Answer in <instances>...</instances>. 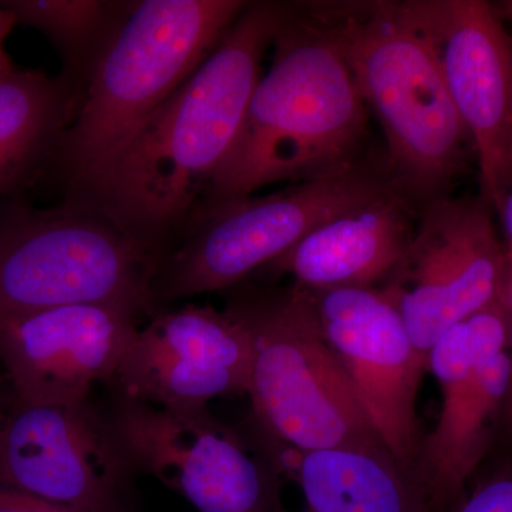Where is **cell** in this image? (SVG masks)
Instances as JSON below:
<instances>
[{"label":"cell","instance_id":"cell-1","mask_svg":"<svg viewBox=\"0 0 512 512\" xmlns=\"http://www.w3.org/2000/svg\"><path fill=\"white\" fill-rule=\"evenodd\" d=\"M291 6L247 3L211 55L101 167L72 188L121 227L156 242L192 220L237 140L262 60Z\"/></svg>","mask_w":512,"mask_h":512},{"label":"cell","instance_id":"cell-2","mask_svg":"<svg viewBox=\"0 0 512 512\" xmlns=\"http://www.w3.org/2000/svg\"><path fill=\"white\" fill-rule=\"evenodd\" d=\"M306 9L309 15L292 8L279 30L271 66L256 84L237 140L198 211L357 163L367 128L365 99L335 30L318 6Z\"/></svg>","mask_w":512,"mask_h":512},{"label":"cell","instance_id":"cell-3","mask_svg":"<svg viewBox=\"0 0 512 512\" xmlns=\"http://www.w3.org/2000/svg\"><path fill=\"white\" fill-rule=\"evenodd\" d=\"M382 124L389 174L410 200H441L463 160L467 130L439 55L404 2L318 5Z\"/></svg>","mask_w":512,"mask_h":512},{"label":"cell","instance_id":"cell-4","mask_svg":"<svg viewBox=\"0 0 512 512\" xmlns=\"http://www.w3.org/2000/svg\"><path fill=\"white\" fill-rule=\"evenodd\" d=\"M247 2L130 3L101 47L56 164L70 187L86 180L191 76Z\"/></svg>","mask_w":512,"mask_h":512},{"label":"cell","instance_id":"cell-5","mask_svg":"<svg viewBox=\"0 0 512 512\" xmlns=\"http://www.w3.org/2000/svg\"><path fill=\"white\" fill-rule=\"evenodd\" d=\"M156 242L90 202L0 214V323L72 305H153L163 268Z\"/></svg>","mask_w":512,"mask_h":512},{"label":"cell","instance_id":"cell-6","mask_svg":"<svg viewBox=\"0 0 512 512\" xmlns=\"http://www.w3.org/2000/svg\"><path fill=\"white\" fill-rule=\"evenodd\" d=\"M225 311L251 333L248 394L269 440L298 451L384 446L323 336L311 291L247 289Z\"/></svg>","mask_w":512,"mask_h":512},{"label":"cell","instance_id":"cell-7","mask_svg":"<svg viewBox=\"0 0 512 512\" xmlns=\"http://www.w3.org/2000/svg\"><path fill=\"white\" fill-rule=\"evenodd\" d=\"M394 187L390 174L356 163L285 190L202 208L183 247L164 262L156 295L185 298L234 288L313 229Z\"/></svg>","mask_w":512,"mask_h":512},{"label":"cell","instance_id":"cell-8","mask_svg":"<svg viewBox=\"0 0 512 512\" xmlns=\"http://www.w3.org/2000/svg\"><path fill=\"white\" fill-rule=\"evenodd\" d=\"M484 198L424 208L402 261L384 282L424 359L451 326L504 295L508 261Z\"/></svg>","mask_w":512,"mask_h":512},{"label":"cell","instance_id":"cell-9","mask_svg":"<svg viewBox=\"0 0 512 512\" xmlns=\"http://www.w3.org/2000/svg\"><path fill=\"white\" fill-rule=\"evenodd\" d=\"M114 436L130 463L183 495L198 512H284L271 464L207 409H170L124 397Z\"/></svg>","mask_w":512,"mask_h":512},{"label":"cell","instance_id":"cell-10","mask_svg":"<svg viewBox=\"0 0 512 512\" xmlns=\"http://www.w3.org/2000/svg\"><path fill=\"white\" fill-rule=\"evenodd\" d=\"M439 55L448 93L476 147L481 191L500 215L512 188V37L481 0L404 2Z\"/></svg>","mask_w":512,"mask_h":512},{"label":"cell","instance_id":"cell-11","mask_svg":"<svg viewBox=\"0 0 512 512\" xmlns=\"http://www.w3.org/2000/svg\"><path fill=\"white\" fill-rule=\"evenodd\" d=\"M427 366L443 406L436 429L421 439L414 474L429 512H450L490 448L491 424L500 419L510 382V355L493 322L470 316L440 336Z\"/></svg>","mask_w":512,"mask_h":512},{"label":"cell","instance_id":"cell-12","mask_svg":"<svg viewBox=\"0 0 512 512\" xmlns=\"http://www.w3.org/2000/svg\"><path fill=\"white\" fill-rule=\"evenodd\" d=\"M128 460L90 404L20 403L0 429V483L80 512H128Z\"/></svg>","mask_w":512,"mask_h":512},{"label":"cell","instance_id":"cell-13","mask_svg":"<svg viewBox=\"0 0 512 512\" xmlns=\"http://www.w3.org/2000/svg\"><path fill=\"white\" fill-rule=\"evenodd\" d=\"M312 293L323 336L380 440L414 471L423 439L417 393L429 366L414 346L392 295L383 288Z\"/></svg>","mask_w":512,"mask_h":512},{"label":"cell","instance_id":"cell-14","mask_svg":"<svg viewBox=\"0 0 512 512\" xmlns=\"http://www.w3.org/2000/svg\"><path fill=\"white\" fill-rule=\"evenodd\" d=\"M252 360V336L242 320L187 305L137 330L116 377L127 399L204 409L215 397L248 393Z\"/></svg>","mask_w":512,"mask_h":512},{"label":"cell","instance_id":"cell-15","mask_svg":"<svg viewBox=\"0 0 512 512\" xmlns=\"http://www.w3.org/2000/svg\"><path fill=\"white\" fill-rule=\"evenodd\" d=\"M140 309L72 305L0 323V360L20 403L86 402L94 382L116 377Z\"/></svg>","mask_w":512,"mask_h":512},{"label":"cell","instance_id":"cell-16","mask_svg":"<svg viewBox=\"0 0 512 512\" xmlns=\"http://www.w3.org/2000/svg\"><path fill=\"white\" fill-rule=\"evenodd\" d=\"M414 231L412 200L394 187L313 229L264 268L312 292L376 288L402 261Z\"/></svg>","mask_w":512,"mask_h":512},{"label":"cell","instance_id":"cell-17","mask_svg":"<svg viewBox=\"0 0 512 512\" xmlns=\"http://www.w3.org/2000/svg\"><path fill=\"white\" fill-rule=\"evenodd\" d=\"M268 441L276 477L301 488L299 512H429L412 468L383 444L298 451Z\"/></svg>","mask_w":512,"mask_h":512},{"label":"cell","instance_id":"cell-18","mask_svg":"<svg viewBox=\"0 0 512 512\" xmlns=\"http://www.w3.org/2000/svg\"><path fill=\"white\" fill-rule=\"evenodd\" d=\"M79 94L35 70L0 77V195L20 190L56 164Z\"/></svg>","mask_w":512,"mask_h":512},{"label":"cell","instance_id":"cell-19","mask_svg":"<svg viewBox=\"0 0 512 512\" xmlns=\"http://www.w3.org/2000/svg\"><path fill=\"white\" fill-rule=\"evenodd\" d=\"M16 23L39 30L62 56V77L79 94L77 84H86L97 55L127 3L100 0H8L0 2Z\"/></svg>","mask_w":512,"mask_h":512},{"label":"cell","instance_id":"cell-20","mask_svg":"<svg viewBox=\"0 0 512 512\" xmlns=\"http://www.w3.org/2000/svg\"><path fill=\"white\" fill-rule=\"evenodd\" d=\"M450 512H512V470L478 485L467 500Z\"/></svg>","mask_w":512,"mask_h":512},{"label":"cell","instance_id":"cell-21","mask_svg":"<svg viewBox=\"0 0 512 512\" xmlns=\"http://www.w3.org/2000/svg\"><path fill=\"white\" fill-rule=\"evenodd\" d=\"M0 512H80L0 483Z\"/></svg>","mask_w":512,"mask_h":512},{"label":"cell","instance_id":"cell-22","mask_svg":"<svg viewBox=\"0 0 512 512\" xmlns=\"http://www.w3.org/2000/svg\"><path fill=\"white\" fill-rule=\"evenodd\" d=\"M505 306H507L508 322H510V342H508V355H510V382L505 394L503 409H501V426L512 439V262H508L507 284L504 291Z\"/></svg>","mask_w":512,"mask_h":512},{"label":"cell","instance_id":"cell-23","mask_svg":"<svg viewBox=\"0 0 512 512\" xmlns=\"http://www.w3.org/2000/svg\"><path fill=\"white\" fill-rule=\"evenodd\" d=\"M16 20L8 9L0 5V77L8 76L15 72L16 67L6 52V39L15 28Z\"/></svg>","mask_w":512,"mask_h":512},{"label":"cell","instance_id":"cell-24","mask_svg":"<svg viewBox=\"0 0 512 512\" xmlns=\"http://www.w3.org/2000/svg\"><path fill=\"white\" fill-rule=\"evenodd\" d=\"M501 221H503L505 231V251H507V261L512 262V188L507 200L504 202L503 210L500 212Z\"/></svg>","mask_w":512,"mask_h":512},{"label":"cell","instance_id":"cell-25","mask_svg":"<svg viewBox=\"0 0 512 512\" xmlns=\"http://www.w3.org/2000/svg\"><path fill=\"white\" fill-rule=\"evenodd\" d=\"M495 9H497L498 15H500L503 20H508V22L512 23V0L500 3V6H495Z\"/></svg>","mask_w":512,"mask_h":512},{"label":"cell","instance_id":"cell-26","mask_svg":"<svg viewBox=\"0 0 512 512\" xmlns=\"http://www.w3.org/2000/svg\"><path fill=\"white\" fill-rule=\"evenodd\" d=\"M5 414H3V403H2V390H0V429H2L3 421H5Z\"/></svg>","mask_w":512,"mask_h":512}]
</instances>
